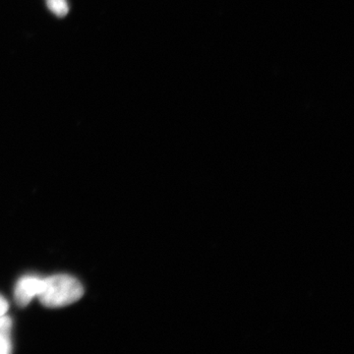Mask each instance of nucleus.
Wrapping results in <instances>:
<instances>
[{"instance_id": "obj_1", "label": "nucleus", "mask_w": 354, "mask_h": 354, "mask_svg": "<svg viewBox=\"0 0 354 354\" xmlns=\"http://www.w3.org/2000/svg\"><path fill=\"white\" fill-rule=\"evenodd\" d=\"M84 295L82 283L69 274H55L44 279L39 301L48 308H58L78 301Z\"/></svg>"}, {"instance_id": "obj_2", "label": "nucleus", "mask_w": 354, "mask_h": 354, "mask_svg": "<svg viewBox=\"0 0 354 354\" xmlns=\"http://www.w3.org/2000/svg\"><path fill=\"white\" fill-rule=\"evenodd\" d=\"M44 286V279L39 277L26 276L16 283L14 298L21 307L27 306L35 297H39Z\"/></svg>"}, {"instance_id": "obj_3", "label": "nucleus", "mask_w": 354, "mask_h": 354, "mask_svg": "<svg viewBox=\"0 0 354 354\" xmlns=\"http://www.w3.org/2000/svg\"><path fill=\"white\" fill-rule=\"evenodd\" d=\"M12 321L6 315L0 318V354H8L12 351Z\"/></svg>"}, {"instance_id": "obj_4", "label": "nucleus", "mask_w": 354, "mask_h": 354, "mask_svg": "<svg viewBox=\"0 0 354 354\" xmlns=\"http://www.w3.org/2000/svg\"><path fill=\"white\" fill-rule=\"evenodd\" d=\"M46 7L53 15L65 17L69 12V3L67 0H46Z\"/></svg>"}, {"instance_id": "obj_5", "label": "nucleus", "mask_w": 354, "mask_h": 354, "mask_svg": "<svg viewBox=\"0 0 354 354\" xmlns=\"http://www.w3.org/2000/svg\"><path fill=\"white\" fill-rule=\"evenodd\" d=\"M9 309V304L6 298L0 295V318L6 316Z\"/></svg>"}]
</instances>
